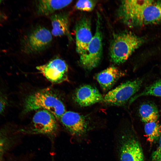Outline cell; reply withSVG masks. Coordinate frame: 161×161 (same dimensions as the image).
Wrapping results in <instances>:
<instances>
[{
    "label": "cell",
    "mask_w": 161,
    "mask_h": 161,
    "mask_svg": "<svg viewBox=\"0 0 161 161\" xmlns=\"http://www.w3.org/2000/svg\"><path fill=\"white\" fill-rule=\"evenodd\" d=\"M118 17L131 28L157 24L161 22V0L122 1Z\"/></svg>",
    "instance_id": "obj_1"
},
{
    "label": "cell",
    "mask_w": 161,
    "mask_h": 161,
    "mask_svg": "<svg viewBox=\"0 0 161 161\" xmlns=\"http://www.w3.org/2000/svg\"><path fill=\"white\" fill-rule=\"evenodd\" d=\"M145 41L144 38L130 31H124L115 34L109 49L112 61L117 64L123 63Z\"/></svg>",
    "instance_id": "obj_2"
},
{
    "label": "cell",
    "mask_w": 161,
    "mask_h": 161,
    "mask_svg": "<svg viewBox=\"0 0 161 161\" xmlns=\"http://www.w3.org/2000/svg\"><path fill=\"white\" fill-rule=\"evenodd\" d=\"M24 111L28 112L38 109L47 110L56 119H60L66 112L65 106L60 99L49 89L37 92L26 99Z\"/></svg>",
    "instance_id": "obj_3"
},
{
    "label": "cell",
    "mask_w": 161,
    "mask_h": 161,
    "mask_svg": "<svg viewBox=\"0 0 161 161\" xmlns=\"http://www.w3.org/2000/svg\"><path fill=\"white\" fill-rule=\"evenodd\" d=\"M95 31L86 51L79 55V62L85 70L90 71L97 67L100 62L103 53L102 34L100 19L98 14Z\"/></svg>",
    "instance_id": "obj_4"
},
{
    "label": "cell",
    "mask_w": 161,
    "mask_h": 161,
    "mask_svg": "<svg viewBox=\"0 0 161 161\" xmlns=\"http://www.w3.org/2000/svg\"><path fill=\"white\" fill-rule=\"evenodd\" d=\"M52 39V34L48 29L44 27H37L23 38L21 50L27 54L40 52L49 46Z\"/></svg>",
    "instance_id": "obj_5"
},
{
    "label": "cell",
    "mask_w": 161,
    "mask_h": 161,
    "mask_svg": "<svg viewBox=\"0 0 161 161\" xmlns=\"http://www.w3.org/2000/svg\"><path fill=\"white\" fill-rule=\"evenodd\" d=\"M117 151L119 161H144L139 142L125 131H122L118 140Z\"/></svg>",
    "instance_id": "obj_6"
},
{
    "label": "cell",
    "mask_w": 161,
    "mask_h": 161,
    "mask_svg": "<svg viewBox=\"0 0 161 161\" xmlns=\"http://www.w3.org/2000/svg\"><path fill=\"white\" fill-rule=\"evenodd\" d=\"M143 82L142 79H137L123 83L107 93L103 101L112 105H123L138 91Z\"/></svg>",
    "instance_id": "obj_7"
},
{
    "label": "cell",
    "mask_w": 161,
    "mask_h": 161,
    "mask_svg": "<svg viewBox=\"0 0 161 161\" xmlns=\"http://www.w3.org/2000/svg\"><path fill=\"white\" fill-rule=\"evenodd\" d=\"M60 120L68 132L75 137H84L91 129L87 117L77 112L66 111Z\"/></svg>",
    "instance_id": "obj_8"
},
{
    "label": "cell",
    "mask_w": 161,
    "mask_h": 161,
    "mask_svg": "<svg viewBox=\"0 0 161 161\" xmlns=\"http://www.w3.org/2000/svg\"><path fill=\"white\" fill-rule=\"evenodd\" d=\"M56 119L49 111L44 109L39 110L33 116L32 127L29 132L31 133L54 136L58 130Z\"/></svg>",
    "instance_id": "obj_9"
},
{
    "label": "cell",
    "mask_w": 161,
    "mask_h": 161,
    "mask_svg": "<svg viewBox=\"0 0 161 161\" xmlns=\"http://www.w3.org/2000/svg\"><path fill=\"white\" fill-rule=\"evenodd\" d=\"M37 69L51 82L59 83L68 81V66L63 60L56 58L36 67Z\"/></svg>",
    "instance_id": "obj_10"
},
{
    "label": "cell",
    "mask_w": 161,
    "mask_h": 161,
    "mask_svg": "<svg viewBox=\"0 0 161 161\" xmlns=\"http://www.w3.org/2000/svg\"><path fill=\"white\" fill-rule=\"evenodd\" d=\"M75 31L76 50L80 55L86 51L93 37L89 19L85 16L80 18L76 24Z\"/></svg>",
    "instance_id": "obj_11"
},
{
    "label": "cell",
    "mask_w": 161,
    "mask_h": 161,
    "mask_svg": "<svg viewBox=\"0 0 161 161\" xmlns=\"http://www.w3.org/2000/svg\"><path fill=\"white\" fill-rule=\"evenodd\" d=\"M74 99L80 106L86 107L103 101V97L96 87L89 85H84L77 89Z\"/></svg>",
    "instance_id": "obj_12"
},
{
    "label": "cell",
    "mask_w": 161,
    "mask_h": 161,
    "mask_svg": "<svg viewBox=\"0 0 161 161\" xmlns=\"http://www.w3.org/2000/svg\"><path fill=\"white\" fill-rule=\"evenodd\" d=\"M125 73L114 66H110L97 73L95 78L104 91L109 90Z\"/></svg>",
    "instance_id": "obj_13"
},
{
    "label": "cell",
    "mask_w": 161,
    "mask_h": 161,
    "mask_svg": "<svg viewBox=\"0 0 161 161\" xmlns=\"http://www.w3.org/2000/svg\"><path fill=\"white\" fill-rule=\"evenodd\" d=\"M52 29V34L55 36H66L70 40L72 39L69 30L68 14L60 13L52 15L50 17Z\"/></svg>",
    "instance_id": "obj_14"
},
{
    "label": "cell",
    "mask_w": 161,
    "mask_h": 161,
    "mask_svg": "<svg viewBox=\"0 0 161 161\" xmlns=\"http://www.w3.org/2000/svg\"><path fill=\"white\" fill-rule=\"evenodd\" d=\"M72 1V0L38 1L36 4V12L39 15L47 16L66 7Z\"/></svg>",
    "instance_id": "obj_15"
},
{
    "label": "cell",
    "mask_w": 161,
    "mask_h": 161,
    "mask_svg": "<svg viewBox=\"0 0 161 161\" xmlns=\"http://www.w3.org/2000/svg\"><path fill=\"white\" fill-rule=\"evenodd\" d=\"M139 113L141 120L145 123L157 121L159 117L157 107L152 103L142 104L139 108Z\"/></svg>",
    "instance_id": "obj_16"
},
{
    "label": "cell",
    "mask_w": 161,
    "mask_h": 161,
    "mask_svg": "<svg viewBox=\"0 0 161 161\" xmlns=\"http://www.w3.org/2000/svg\"><path fill=\"white\" fill-rule=\"evenodd\" d=\"M144 130L147 140L150 143L157 140L161 135V126L157 121L146 123Z\"/></svg>",
    "instance_id": "obj_17"
},
{
    "label": "cell",
    "mask_w": 161,
    "mask_h": 161,
    "mask_svg": "<svg viewBox=\"0 0 161 161\" xmlns=\"http://www.w3.org/2000/svg\"><path fill=\"white\" fill-rule=\"evenodd\" d=\"M149 95L161 97V79L146 87L141 92L133 96L130 99V102L140 97Z\"/></svg>",
    "instance_id": "obj_18"
},
{
    "label": "cell",
    "mask_w": 161,
    "mask_h": 161,
    "mask_svg": "<svg viewBox=\"0 0 161 161\" xmlns=\"http://www.w3.org/2000/svg\"><path fill=\"white\" fill-rule=\"evenodd\" d=\"M8 91L2 82H0V114L5 112L8 107Z\"/></svg>",
    "instance_id": "obj_19"
},
{
    "label": "cell",
    "mask_w": 161,
    "mask_h": 161,
    "mask_svg": "<svg viewBox=\"0 0 161 161\" xmlns=\"http://www.w3.org/2000/svg\"><path fill=\"white\" fill-rule=\"evenodd\" d=\"M11 139L7 131L4 129H0V158L10 147Z\"/></svg>",
    "instance_id": "obj_20"
},
{
    "label": "cell",
    "mask_w": 161,
    "mask_h": 161,
    "mask_svg": "<svg viewBox=\"0 0 161 161\" xmlns=\"http://www.w3.org/2000/svg\"><path fill=\"white\" fill-rule=\"evenodd\" d=\"M96 1L94 0H79L75 4V8L78 10L87 12L92 11L94 8Z\"/></svg>",
    "instance_id": "obj_21"
},
{
    "label": "cell",
    "mask_w": 161,
    "mask_h": 161,
    "mask_svg": "<svg viewBox=\"0 0 161 161\" xmlns=\"http://www.w3.org/2000/svg\"><path fill=\"white\" fill-rule=\"evenodd\" d=\"M151 157L152 161H161V135L158 146L152 153Z\"/></svg>",
    "instance_id": "obj_22"
},
{
    "label": "cell",
    "mask_w": 161,
    "mask_h": 161,
    "mask_svg": "<svg viewBox=\"0 0 161 161\" xmlns=\"http://www.w3.org/2000/svg\"><path fill=\"white\" fill-rule=\"evenodd\" d=\"M6 17V15L3 12L0 11V23L5 20Z\"/></svg>",
    "instance_id": "obj_23"
},
{
    "label": "cell",
    "mask_w": 161,
    "mask_h": 161,
    "mask_svg": "<svg viewBox=\"0 0 161 161\" xmlns=\"http://www.w3.org/2000/svg\"><path fill=\"white\" fill-rule=\"evenodd\" d=\"M0 161H3V160L1 158H0Z\"/></svg>",
    "instance_id": "obj_24"
},
{
    "label": "cell",
    "mask_w": 161,
    "mask_h": 161,
    "mask_svg": "<svg viewBox=\"0 0 161 161\" xmlns=\"http://www.w3.org/2000/svg\"><path fill=\"white\" fill-rule=\"evenodd\" d=\"M2 1L1 0H0V5L1 4V3H2Z\"/></svg>",
    "instance_id": "obj_25"
},
{
    "label": "cell",
    "mask_w": 161,
    "mask_h": 161,
    "mask_svg": "<svg viewBox=\"0 0 161 161\" xmlns=\"http://www.w3.org/2000/svg\"></svg>",
    "instance_id": "obj_26"
}]
</instances>
